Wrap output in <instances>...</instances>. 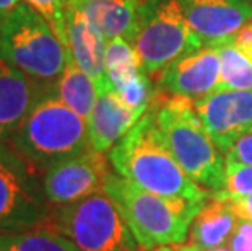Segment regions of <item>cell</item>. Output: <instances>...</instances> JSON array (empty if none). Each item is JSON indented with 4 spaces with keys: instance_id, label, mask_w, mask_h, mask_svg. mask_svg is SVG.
<instances>
[{
    "instance_id": "cell-23",
    "label": "cell",
    "mask_w": 252,
    "mask_h": 251,
    "mask_svg": "<svg viewBox=\"0 0 252 251\" xmlns=\"http://www.w3.org/2000/svg\"><path fill=\"white\" fill-rule=\"evenodd\" d=\"M23 2L49 21V25L54 28L61 41L65 44L63 15H65V8L70 0H23Z\"/></svg>"
},
{
    "instance_id": "cell-11",
    "label": "cell",
    "mask_w": 252,
    "mask_h": 251,
    "mask_svg": "<svg viewBox=\"0 0 252 251\" xmlns=\"http://www.w3.org/2000/svg\"><path fill=\"white\" fill-rule=\"evenodd\" d=\"M192 31L203 46L229 42L252 20L249 0H178Z\"/></svg>"
},
{
    "instance_id": "cell-8",
    "label": "cell",
    "mask_w": 252,
    "mask_h": 251,
    "mask_svg": "<svg viewBox=\"0 0 252 251\" xmlns=\"http://www.w3.org/2000/svg\"><path fill=\"white\" fill-rule=\"evenodd\" d=\"M49 202L17 152L0 157V233L25 232L49 220Z\"/></svg>"
},
{
    "instance_id": "cell-2",
    "label": "cell",
    "mask_w": 252,
    "mask_h": 251,
    "mask_svg": "<svg viewBox=\"0 0 252 251\" xmlns=\"http://www.w3.org/2000/svg\"><path fill=\"white\" fill-rule=\"evenodd\" d=\"M148 111L158 136L182 170L202 188L223 189L226 160L203 127L194 100L157 88Z\"/></svg>"
},
{
    "instance_id": "cell-1",
    "label": "cell",
    "mask_w": 252,
    "mask_h": 251,
    "mask_svg": "<svg viewBox=\"0 0 252 251\" xmlns=\"http://www.w3.org/2000/svg\"><path fill=\"white\" fill-rule=\"evenodd\" d=\"M117 175L155 194L203 204L210 193L182 170L158 136L153 117L147 111L130 132L109 150Z\"/></svg>"
},
{
    "instance_id": "cell-33",
    "label": "cell",
    "mask_w": 252,
    "mask_h": 251,
    "mask_svg": "<svg viewBox=\"0 0 252 251\" xmlns=\"http://www.w3.org/2000/svg\"><path fill=\"white\" fill-rule=\"evenodd\" d=\"M0 251H2V250H0Z\"/></svg>"
},
{
    "instance_id": "cell-14",
    "label": "cell",
    "mask_w": 252,
    "mask_h": 251,
    "mask_svg": "<svg viewBox=\"0 0 252 251\" xmlns=\"http://www.w3.org/2000/svg\"><path fill=\"white\" fill-rule=\"evenodd\" d=\"M47 90L0 56V139L10 142L36 101Z\"/></svg>"
},
{
    "instance_id": "cell-17",
    "label": "cell",
    "mask_w": 252,
    "mask_h": 251,
    "mask_svg": "<svg viewBox=\"0 0 252 251\" xmlns=\"http://www.w3.org/2000/svg\"><path fill=\"white\" fill-rule=\"evenodd\" d=\"M238 220L239 217L226 199L210 194L190 223L189 242L205 251L226 247Z\"/></svg>"
},
{
    "instance_id": "cell-28",
    "label": "cell",
    "mask_w": 252,
    "mask_h": 251,
    "mask_svg": "<svg viewBox=\"0 0 252 251\" xmlns=\"http://www.w3.org/2000/svg\"><path fill=\"white\" fill-rule=\"evenodd\" d=\"M21 3H23V0H0V20L8 17Z\"/></svg>"
},
{
    "instance_id": "cell-31",
    "label": "cell",
    "mask_w": 252,
    "mask_h": 251,
    "mask_svg": "<svg viewBox=\"0 0 252 251\" xmlns=\"http://www.w3.org/2000/svg\"><path fill=\"white\" fill-rule=\"evenodd\" d=\"M138 251H174V245H161L155 248H140Z\"/></svg>"
},
{
    "instance_id": "cell-26",
    "label": "cell",
    "mask_w": 252,
    "mask_h": 251,
    "mask_svg": "<svg viewBox=\"0 0 252 251\" xmlns=\"http://www.w3.org/2000/svg\"><path fill=\"white\" fill-rule=\"evenodd\" d=\"M229 42L252 62V20L241 26Z\"/></svg>"
},
{
    "instance_id": "cell-16",
    "label": "cell",
    "mask_w": 252,
    "mask_h": 251,
    "mask_svg": "<svg viewBox=\"0 0 252 251\" xmlns=\"http://www.w3.org/2000/svg\"><path fill=\"white\" fill-rule=\"evenodd\" d=\"M106 41L122 38L132 44L147 0H70Z\"/></svg>"
},
{
    "instance_id": "cell-18",
    "label": "cell",
    "mask_w": 252,
    "mask_h": 251,
    "mask_svg": "<svg viewBox=\"0 0 252 251\" xmlns=\"http://www.w3.org/2000/svg\"><path fill=\"white\" fill-rule=\"evenodd\" d=\"M51 92L77 114L88 119L98 100L99 88L98 82L70 59L62 75L51 87Z\"/></svg>"
},
{
    "instance_id": "cell-4",
    "label": "cell",
    "mask_w": 252,
    "mask_h": 251,
    "mask_svg": "<svg viewBox=\"0 0 252 251\" xmlns=\"http://www.w3.org/2000/svg\"><path fill=\"white\" fill-rule=\"evenodd\" d=\"M104 191L114 199L140 248L186 242L190 223L203 206L181 197L155 194L114 172Z\"/></svg>"
},
{
    "instance_id": "cell-9",
    "label": "cell",
    "mask_w": 252,
    "mask_h": 251,
    "mask_svg": "<svg viewBox=\"0 0 252 251\" xmlns=\"http://www.w3.org/2000/svg\"><path fill=\"white\" fill-rule=\"evenodd\" d=\"M104 152L87 148L44 172L42 189L52 207L67 206L104 191L112 173Z\"/></svg>"
},
{
    "instance_id": "cell-13",
    "label": "cell",
    "mask_w": 252,
    "mask_h": 251,
    "mask_svg": "<svg viewBox=\"0 0 252 251\" xmlns=\"http://www.w3.org/2000/svg\"><path fill=\"white\" fill-rule=\"evenodd\" d=\"M98 100L87 119L88 141L91 148L106 153L130 132L145 113L127 106L108 78L98 82Z\"/></svg>"
},
{
    "instance_id": "cell-24",
    "label": "cell",
    "mask_w": 252,
    "mask_h": 251,
    "mask_svg": "<svg viewBox=\"0 0 252 251\" xmlns=\"http://www.w3.org/2000/svg\"><path fill=\"white\" fill-rule=\"evenodd\" d=\"M226 248L229 251H252V220L239 218Z\"/></svg>"
},
{
    "instance_id": "cell-7",
    "label": "cell",
    "mask_w": 252,
    "mask_h": 251,
    "mask_svg": "<svg viewBox=\"0 0 252 251\" xmlns=\"http://www.w3.org/2000/svg\"><path fill=\"white\" fill-rule=\"evenodd\" d=\"M132 46L140 69L157 80L174 61L202 47L178 0H147Z\"/></svg>"
},
{
    "instance_id": "cell-10",
    "label": "cell",
    "mask_w": 252,
    "mask_h": 251,
    "mask_svg": "<svg viewBox=\"0 0 252 251\" xmlns=\"http://www.w3.org/2000/svg\"><path fill=\"white\" fill-rule=\"evenodd\" d=\"M194 108L223 155L252 131V90H215L194 100Z\"/></svg>"
},
{
    "instance_id": "cell-5",
    "label": "cell",
    "mask_w": 252,
    "mask_h": 251,
    "mask_svg": "<svg viewBox=\"0 0 252 251\" xmlns=\"http://www.w3.org/2000/svg\"><path fill=\"white\" fill-rule=\"evenodd\" d=\"M0 56L46 88L57 82L70 61L49 21L25 2L0 20Z\"/></svg>"
},
{
    "instance_id": "cell-20",
    "label": "cell",
    "mask_w": 252,
    "mask_h": 251,
    "mask_svg": "<svg viewBox=\"0 0 252 251\" xmlns=\"http://www.w3.org/2000/svg\"><path fill=\"white\" fill-rule=\"evenodd\" d=\"M140 73L142 69L140 62H138V56L130 42L122 38L108 41V47H106V78L109 80L111 87L117 92Z\"/></svg>"
},
{
    "instance_id": "cell-22",
    "label": "cell",
    "mask_w": 252,
    "mask_h": 251,
    "mask_svg": "<svg viewBox=\"0 0 252 251\" xmlns=\"http://www.w3.org/2000/svg\"><path fill=\"white\" fill-rule=\"evenodd\" d=\"M215 196L221 199H231L252 194V167L251 165L226 162L223 189L215 191Z\"/></svg>"
},
{
    "instance_id": "cell-15",
    "label": "cell",
    "mask_w": 252,
    "mask_h": 251,
    "mask_svg": "<svg viewBox=\"0 0 252 251\" xmlns=\"http://www.w3.org/2000/svg\"><path fill=\"white\" fill-rule=\"evenodd\" d=\"M65 47L70 59L90 73L96 82L106 80V47L108 41L77 7L68 2L63 15Z\"/></svg>"
},
{
    "instance_id": "cell-25",
    "label": "cell",
    "mask_w": 252,
    "mask_h": 251,
    "mask_svg": "<svg viewBox=\"0 0 252 251\" xmlns=\"http://www.w3.org/2000/svg\"><path fill=\"white\" fill-rule=\"evenodd\" d=\"M226 162L251 165L252 167V131H249L248 134H244L226 152Z\"/></svg>"
},
{
    "instance_id": "cell-3",
    "label": "cell",
    "mask_w": 252,
    "mask_h": 251,
    "mask_svg": "<svg viewBox=\"0 0 252 251\" xmlns=\"http://www.w3.org/2000/svg\"><path fill=\"white\" fill-rule=\"evenodd\" d=\"M8 143L31 168L47 172L90 148L88 122L47 90Z\"/></svg>"
},
{
    "instance_id": "cell-21",
    "label": "cell",
    "mask_w": 252,
    "mask_h": 251,
    "mask_svg": "<svg viewBox=\"0 0 252 251\" xmlns=\"http://www.w3.org/2000/svg\"><path fill=\"white\" fill-rule=\"evenodd\" d=\"M221 77L217 90H252V62L231 42L218 44Z\"/></svg>"
},
{
    "instance_id": "cell-19",
    "label": "cell",
    "mask_w": 252,
    "mask_h": 251,
    "mask_svg": "<svg viewBox=\"0 0 252 251\" xmlns=\"http://www.w3.org/2000/svg\"><path fill=\"white\" fill-rule=\"evenodd\" d=\"M2 251H80L75 245L47 223L25 232L0 233Z\"/></svg>"
},
{
    "instance_id": "cell-29",
    "label": "cell",
    "mask_w": 252,
    "mask_h": 251,
    "mask_svg": "<svg viewBox=\"0 0 252 251\" xmlns=\"http://www.w3.org/2000/svg\"><path fill=\"white\" fill-rule=\"evenodd\" d=\"M174 251H205V250H202L200 247H197L195 243H192V242H187V243H176L174 245Z\"/></svg>"
},
{
    "instance_id": "cell-27",
    "label": "cell",
    "mask_w": 252,
    "mask_h": 251,
    "mask_svg": "<svg viewBox=\"0 0 252 251\" xmlns=\"http://www.w3.org/2000/svg\"><path fill=\"white\" fill-rule=\"evenodd\" d=\"M231 204L233 211L239 218H246V220H252V194L241 196V197H231L226 199Z\"/></svg>"
},
{
    "instance_id": "cell-32",
    "label": "cell",
    "mask_w": 252,
    "mask_h": 251,
    "mask_svg": "<svg viewBox=\"0 0 252 251\" xmlns=\"http://www.w3.org/2000/svg\"><path fill=\"white\" fill-rule=\"evenodd\" d=\"M215 251H229V250L223 247V248H218V250H215Z\"/></svg>"
},
{
    "instance_id": "cell-6",
    "label": "cell",
    "mask_w": 252,
    "mask_h": 251,
    "mask_svg": "<svg viewBox=\"0 0 252 251\" xmlns=\"http://www.w3.org/2000/svg\"><path fill=\"white\" fill-rule=\"evenodd\" d=\"M47 225L67 237L80 251L140 250L124 215L106 191L54 207Z\"/></svg>"
},
{
    "instance_id": "cell-12",
    "label": "cell",
    "mask_w": 252,
    "mask_h": 251,
    "mask_svg": "<svg viewBox=\"0 0 252 251\" xmlns=\"http://www.w3.org/2000/svg\"><path fill=\"white\" fill-rule=\"evenodd\" d=\"M221 77V61L217 46H202L179 57L163 71L157 88L190 100L215 92Z\"/></svg>"
},
{
    "instance_id": "cell-30",
    "label": "cell",
    "mask_w": 252,
    "mask_h": 251,
    "mask_svg": "<svg viewBox=\"0 0 252 251\" xmlns=\"http://www.w3.org/2000/svg\"><path fill=\"white\" fill-rule=\"evenodd\" d=\"M13 152H15L13 147H10L8 142H5L0 139V157H7V155H12Z\"/></svg>"
}]
</instances>
